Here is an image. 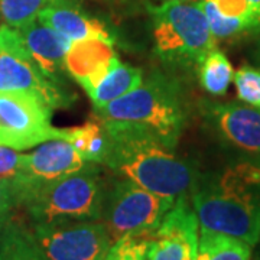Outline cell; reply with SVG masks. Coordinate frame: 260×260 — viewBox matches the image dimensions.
<instances>
[{
	"mask_svg": "<svg viewBox=\"0 0 260 260\" xmlns=\"http://www.w3.org/2000/svg\"><path fill=\"white\" fill-rule=\"evenodd\" d=\"M217 12L230 19H242L254 29H260V19L256 16L249 0H210Z\"/></svg>",
	"mask_w": 260,
	"mask_h": 260,
	"instance_id": "obj_26",
	"label": "cell"
},
{
	"mask_svg": "<svg viewBox=\"0 0 260 260\" xmlns=\"http://www.w3.org/2000/svg\"><path fill=\"white\" fill-rule=\"evenodd\" d=\"M200 224L191 195L179 197L153 233L149 260H197Z\"/></svg>",
	"mask_w": 260,
	"mask_h": 260,
	"instance_id": "obj_9",
	"label": "cell"
},
{
	"mask_svg": "<svg viewBox=\"0 0 260 260\" xmlns=\"http://www.w3.org/2000/svg\"><path fill=\"white\" fill-rule=\"evenodd\" d=\"M65 140L70 142L87 162L103 165L109 149V136L99 119L87 121L81 126L68 127Z\"/></svg>",
	"mask_w": 260,
	"mask_h": 260,
	"instance_id": "obj_17",
	"label": "cell"
},
{
	"mask_svg": "<svg viewBox=\"0 0 260 260\" xmlns=\"http://www.w3.org/2000/svg\"><path fill=\"white\" fill-rule=\"evenodd\" d=\"M88 162L67 140L44 142L34 152L26 153V181L16 189L19 204L20 192L32 185L51 182L83 169Z\"/></svg>",
	"mask_w": 260,
	"mask_h": 260,
	"instance_id": "obj_12",
	"label": "cell"
},
{
	"mask_svg": "<svg viewBox=\"0 0 260 260\" xmlns=\"http://www.w3.org/2000/svg\"><path fill=\"white\" fill-rule=\"evenodd\" d=\"M200 84L211 95H224L234 77L232 62L223 51L214 48L197 65Z\"/></svg>",
	"mask_w": 260,
	"mask_h": 260,
	"instance_id": "obj_20",
	"label": "cell"
},
{
	"mask_svg": "<svg viewBox=\"0 0 260 260\" xmlns=\"http://www.w3.org/2000/svg\"><path fill=\"white\" fill-rule=\"evenodd\" d=\"M19 207L16 189L10 181L0 179V232L13 220V211Z\"/></svg>",
	"mask_w": 260,
	"mask_h": 260,
	"instance_id": "obj_27",
	"label": "cell"
},
{
	"mask_svg": "<svg viewBox=\"0 0 260 260\" xmlns=\"http://www.w3.org/2000/svg\"><path fill=\"white\" fill-rule=\"evenodd\" d=\"M153 234H129L113 243L104 260H149Z\"/></svg>",
	"mask_w": 260,
	"mask_h": 260,
	"instance_id": "obj_22",
	"label": "cell"
},
{
	"mask_svg": "<svg viewBox=\"0 0 260 260\" xmlns=\"http://www.w3.org/2000/svg\"><path fill=\"white\" fill-rule=\"evenodd\" d=\"M205 119L229 145L260 156V109L246 103H203Z\"/></svg>",
	"mask_w": 260,
	"mask_h": 260,
	"instance_id": "obj_11",
	"label": "cell"
},
{
	"mask_svg": "<svg viewBox=\"0 0 260 260\" xmlns=\"http://www.w3.org/2000/svg\"><path fill=\"white\" fill-rule=\"evenodd\" d=\"M48 0H0V16L6 25L20 29L37 20Z\"/></svg>",
	"mask_w": 260,
	"mask_h": 260,
	"instance_id": "obj_21",
	"label": "cell"
},
{
	"mask_svg": "<svg viewBox=\"0 0 260 260\" xmlns=\"http://www.w3.org/2000/svg\"><path fill=\"white\" fill-rule=\"evenodd\" d=\"M251 246L227 234L200 229L198 260H250Z\"/></svg>",
	"mask_w": 260,
	"mask_h": 260,
	"instance_id": "obj_18",
	"label": "cell"
},
{
	"mask_svg": "<svg viewBox=\"0 0 260 260\" xmlns=\"http://www.w3.org/2000/svg\"><path fill=\"white\" fill-rule=\"evenodd\" d=\"M107 189L100 164L88 162L71 175L25 188L19 205L25 207L32 224L102 220Z\"/></svg>",
	"mask_w": 260,
	"mask_h": 260,
	"instance_id": "obj_3",
	"label": "cell"
},
{
	"mask_svg": "<svg viewBox=\"0 0 260 260\" xmlns=\"http://www.w3.org/2000/svg\"><path fill=\"white\" fill-rule=\"evenodd\" d=\"M233 83L243 103L260 109V70L251 65H243L234 71Z\"/></svg>",
	"mask_w": 260,
	"mask_h": 260,
	"instance_id": "obj_24",
	"label": "cell"
},
{
	"mask_svg": "<svg viewBox=\"0 0 260 260\" xmlns=\"http://www.w3.org/2000/svg\"><path fill=\"white\" fill-rule=\"evenodd\" d=\"M0 93L34 95L49 109H61L71 102V94L51 81L34 62L30 55H16L0 51Z\"/></svg>",
	"mask_w": 260,
	"mask_h": 260,
	"instance_id": "obj_10",
	"label": "cell"
},
{
	"mask_svg": "<svg viewBox=\"0 0 260 260\" xmlns=\"http://www.w3.org/2000/svg\"><path fill=\"white\" fill-rule=\"evenodd\" d=\"M201 5H203V10L207 16L211 34L215 41H224V39L239 37L244 32L256 30L250 23L244 22L242 19H230L221 16L210 0H201Z\"/></svg>",
	"mask_w": 260,
	"mask_h": 260,
	"instance_id": "obj_23",
	"label": "cell"
},
{
	"mask_svg": "<svg viewBox=\"0 0 260 260\" xmlns=\"http://www.w3.org/2000/svg\"><path fill=\"white\" fill-rule=\"evenodd\" d=\"M197 260H198V257H197Z\"/></svg>",
	"mask_w": 260,
	"mask_h": 260,
	"instance_id": "obj_31",
	"label": "cell"
},
{
	"mask_svg": "<svg viewBox=\"0 0 260 260\" xmlns=\"http://www.w3.org/2000/svg\"><path fill=\"white\" fill-rule=\"evenodd\" d=\"M25 47L42 74L58 85H64L65 55L71 39L49 28L45 23L34 20L19 29Z\"/></svg>",
	"mask_w": 260,
	"mask_h": 260,
	"instance_id": "obj_14",
	"label": "cell"
},
{
	"mask_svg": "<svg viewBox=\"0 0 260 260\" xmlns=\"http://www.w3.org/2000/svg\"><path fill=\"white\" fill-rule=\"evenodd\" d=\"M253 61H254V64L257 65V68L260 70V37L257 38L256 45L253 48Z\"/></svg>",
	"mask_w": 260,
	"mask_h": 260,
	"instance_id": "obj_28",
	"label": "cell"
},
{
	"mask_svg": "<svg viewBox=\"0 0 260 260\" xmlns=\"http://www.w3.org/2000/svg\"><path fill=\"white\" fill-rule=\"evenodd\" d=\"M191 203L200 229L232 236L253 247L260 240V156L198 178Z\"/></svg>",
	"mask_w": 260,
	"mask_h": 260,
	"instance_id": "obj_2",
	"label": "cell"
},
{
	"mask_svg": "<svg viewBox=\"0 0 260 260\" xmlns=\"http://www.w3.org/2000/svg\"><path fill=\"white\" fill-rule=\"evenodd\" d=\"M97 119L138 123L153 130L169 146L175 148L186 114L177 81L156 73L130 93L99 110Z\"/></svg>",
	"mask_w": 260,
	"mask_h": 260,
	"instance_id": "obj_4",
	"label": "cell"
},
{
	"mask_svg": "<svg viewBox=\"0 0 260 260\" xmlns=\"http://www.w3.org/2000/svg\"><path fill=\"white\" fill-rule=\"evenodd\" d=\"M119 62L112 42L100 38L71 41L65 55L67 73L88 93Z\"/></svg>",
	"mask_w": 260,
	"mask_h": 260,
	"instance_id": "obj_13",
	"label": "cell"
},
{
	"mask_svg": "<svg viewBox=\"0 0 260 260\" xmlns=\"http://www.w3.org/2000/svg\"><path fill=\"white\" fill-rule=\"evenodd\" d=\"M30 233L47 260H104L113 244L100 220L32 224Z\"/></svg>",
	"mask_w": 260,
	"mask_h": 260,
	"instance_id": "obj_8",
	"label": "cell"
},
{
	"mask_svg": "<svg viewBox=\"0 0 260 260\" xmlns=\"http://www.w3.org/2000/svg\"><path fill=\"white\" fill-rule=\"evenodd\" d=\"M160 2H171V0H160ZM182 2H198V0H182Z\"/></svg>",
	"mask_w": 260,
	"mask_h": 260,
	"instance_id": "obj_30",
	"label": "cell"
},
{
	"mask_svg": "<svg viewBox=\"0 0 260 260\" xmlns=\"http://www.w3.org/2000/svg\"><path fill=\"white\" fill-rule=\"evenodd\" d=\"M0 260H47L28 227L15 218L0 232Z\"/></svg>",
	"mask_w": 260,
	"mask_h": 260,
	"instance_id": "obj_19",
	"label": "cell"
},
{
	"mask_svg": "<svg viewBox=\"0 0 260 260\" xmlns=\"http://www.w3.org/2000/svg\"><path fill=\"white\" fill-rule=\"evenodd\" d=\"M251 5V8L254 10V13H256V16L260 19V0H249Z\"/></svg>",
	"mask_w": 260,
	"mask_h": 260,
	"instance_id": "obj_29",
	"label": "cell"
},
{
	"mask_svg": "<svg viewBox=\"0 0 260 260\" xmlns=\"http://www.w3.org/2000/svg\"><path fill=\"white\" fill-rule=\"evenodd\" d=\"M174 203L120 178L107 189L100 221L113 243L129 234H153Z\"/></svg>",
	"mask_w": 260,
	"mask_h": 260,
	"instance_id": "obj_6",
	"label": "cell"
},
{
	"mask_svg": "<svg viewBox=\"0 0 260 260\" xmlns=\"http://www.w3.org/2000/svg\"><path fill=\"white\" fill-rule=\"evenodd\" d=\"M0 179L10 181L15 189L26 181V153L0 145Z\"/></svg>",
	"mask_w": 260,
	"mask_h": 260,
	"instance_id": "obj_25",
	"label": "cell"
},
{
	"mask_svg": "<svg viewBox=\"0 0 260 260\" xmlns=\"http://www.w3.org/2000/svg\"><path fill=\"white\" fill-rule=\"evenodd\" d=\"M51 112L34 95L0 93V145L20 152L48 140H65L67 129L51 123Z\"/></svg>",
	"mask_w": 260,
	"mask_h": 260,
	"instance_id": "obj_7",
	"label": "cell"
},
{
	"mask_svg": "<svg viewBox=\"0 0 260 260\" xmlns=\"http://www.w3.org/2000/svg\"><path fill=\"white\" fill-rule=\"evenodd\" d=\"M100 121L109 136L103 165L117 177L172 201L191 195L198 179L195 169L179 158L175 148L169 146L158 133L138 123Z\"/></svg>",
	"mask_w": 260,
	"mask_h": 260,
	"instance_id": "obj_1",
	"label": "cell"
},
{
	"mask_svg": "<svg viewBox=\"0 0 260 260\" xmlns=\"http://www.w3.org/2000/svg\"><path fill=\"white\" fill-rule=\"evenodd\" d=\"M156 55L172 67H197L215 47L201 0L149 6Z\"/></svg>",
	"mask_w": 260,
	"mask_h": 260,
	"instance_id": "obj_5",
	"label": "cell"
},
{
	"mask_svg": "<svg viewBox=\"0 0 260 260\" xmlns=\"http://www.w3.org/2000/svg\"><path fill=\"white\" fill-rule=\"evenodd\" d=\"M142 81H143V73L140 68L123 64L121 61H119L102 81L87 94L93 103L94 110L99 112L109 103L120 99L130 93L132 90H135L136 87H139Z\"/></svg>",
	"mask_w": 260,
	"mask_h": 260,
	"instance_id": "obj_16",
	"label": "cell"
},
{
	"mask_svg": "<svg viewBox=\"0 0 260 260\" xmlns=\"http://www.w3.org/2000/svg\"><path fill=\"white\" fill-rule=\"evenodd\" d=\"M38 20L71 41L100 38L112 44L114 42L110 30L103 22L85 15L70 0H48L47 6L38 15Z\"/></svg>",
	"mask_w": 260,
	"mask_h": 260,
	"instance_id": "obj_15",
	"label": "cell"
}]
</instances>
